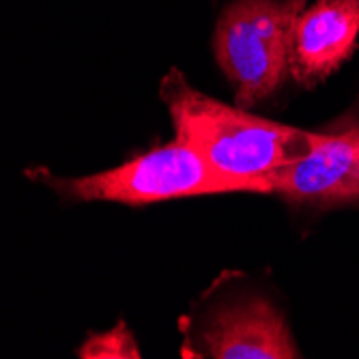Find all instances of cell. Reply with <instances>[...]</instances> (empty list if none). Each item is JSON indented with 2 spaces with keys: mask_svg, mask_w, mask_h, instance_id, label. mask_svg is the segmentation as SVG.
I'll return each instance as SVG.
<instances>
[{
  "mask_svg": "<svg viewBox=\"0 0 359 359\" xmlns=\"http://www.w3.org/2000/svg\"><path fill=\"white\" fill-rule=\"evenodd\" d=\"M80 357L95 359V357H140V351L136 346L134 334L127 330V325L121 320L116 327L104 334L88 336V340L80 346Z\"/></svg>",
  "mask_w": 359,
  "mask_h": 359,
  "instance_id": "52a82bcc",
  "label": "cell"
},
{
  "mask_svg": "<svg viewBox=\"0 0 359 359\" xmlns=\"http://www.w3.org/2000/svg\"><path fill=\"white\" fill-rule=\"evenodd\" d=\"M183 357L292 359L299 351L278 306L245 290L213 302L198 318L187 320Z\"/></svg>",
  "mask_w": 359,
  "mask_h": 359,
  "instance_id": "277c9868",
  "label": "cell"
},
{
  "mask_svg": "<svg viewBox=\"0 0 359 359\" xmlns=\"http://www.w3.org/2000/svg\"><path fill=\"white\" fill-rule=\"evenodd\" d=\"M304 7L306 0H215L213 52L241 108L269 100L290 76Z\"/></svg>",
  "mask_w": 359,
  "mask_h": 359,
  "instance_id": "7a4b0ae2",
  "label": "cell"
},
{
  "mask_svg": "<svg viewBox=\"0 0 359 359\" xmlns=\"http://www.w3.org/2000/svg\"><path fill=\"white\" fill-rule=\"evenodd\" d=\"M159 97L170 112L177 138L243 191L269 194L271 177L306 157L323 138V132H306L226 106L196 90L177 69L161 80Z\"/></svg>",
  "mask_w": 359,
  "mask_h": 359,
  "instance_id": "6da1fadb",
  "label": "cell"
},
{
  "mask_svg": "<svg viewBox=\"0 0 359 359\" xmlns=\"http://www.w3.org/2000/svg\"><path fill=\"white\" fill-rule=\"evenodd\" d=\"M269 194L318 209L359 201V112L325 129L306 157L276 172Z\"/></svg>",
  "mask_w": 359,
  "mask_h": 359,
  "instance_id": "5b68a950",
  "label": "cell"
},
{
  "mask_svg": "<svg viewBox=\"0 0 359 359\" xmlns=\"http://www.w3.org/2000/svg\"><path fill=\"white\" fill-rule=\"evenodd\" d=\"M28 175L39 177L60 198L74 203L102 201L138 207L189 196L243 191L237 181L217 172L198 151L179 138L129 159L123 166L88 177L65 179L43 168L28 170Z\"/></svg>",
  "mask_w": 359,
  "mask_h": 359,
  "instance_id": "3957f363",
  "label": "cell"
},
{
  "mask_svg": "<svg viewBox=\"0 0 359 359\" xmlns=\"http://www.w3.org/2000/svg\"><path fill=\"white\" fill-rule=\"evenodd\" d=\"M359 41V0H314L295 22L290 78L312 88L336 74Z\"/></svg>",
  "mask_w": 359,
  "mask_h": 359,
  "instance_id": "8992f818",
  "label": "cell"
}]
</instances>
